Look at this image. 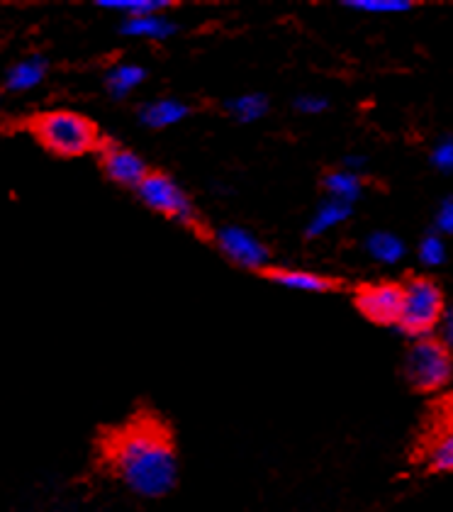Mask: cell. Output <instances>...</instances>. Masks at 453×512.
Instances as JSON below:
<instances>
[{"label":"cell","mask_w":453,"mask_h":512,"mask_svg":"<svg viewBox=\"0 0 453 512\" xmlns=\"http://www.w3.org/2000/svg\"><path fill=\"white\" fill-rule=\"evenodd\" d=\"M402 374H405L410 391L419 395L444 391L453 376L451 347L436 335L412 339L405 359H402Z\"/></svg>","instance_id":"cell-5"},{"label":"cell","mask_w":453,"mask_h":512,"mask_svg":"<svg viewBox=\"0 0 453 512\" xmlns=\"http://www.w3.org/2000/svg\"><path fill=\"white\" fill-rule=\"evenodd\" d=\"M446 315V296L432 276L412 274L402 281V313L397 330L410 339L434 335Z\"/></svg>","instance_id":"cell-4"},{"label":"cell","mask_w":453,"mask_h":512,"mask_svg":"<svg viewBox=\"0 0 453 512\" xmlns=\"http://www.w3.org/2000/svg\"><path fill=\"white\" fill-rule=\"evenodd\" d=\"M298 108L302 110V113H322V110L327 108V103H324V100H317V98H300Z\"/></svg>","instance_id":"cell-24"},{"label":"cell","mask_w":453,"mask_h":512,"mask_svg":"<svg viewBox=\"0 0 453 512\" xmlns=\"http://www.w3.org/2000/svg\"><path fill=\"white\" fill-rule=\"evenodd\" d=\"M349 215H351V205L327 198L320 208H317L315 217H312L310 227H307V237L312 239V237L324 235V232L332 230V227H337L339 222H344Z\"/></svg>","instance_id":"cell-15"},{"label":"cell","mask_w":453,"mask_h":512,"mask_svg":"<svg viewBox=\"0 0 453 512\" xmlns=\"http://www.w3.org/2000/svg\"><path fill=\"white\" fill-rule=\"evenodd\" d=\"M256 276L266 278V281L276 283V286L290 288V291H305V293H337L344 288V281L337 276H324L317 271L293 269V266H273L268 264Z\"/></svg>","instance_id":"cell-9"},{"label":"cell","mask_w":453,"mask_h":512,"mask_svg":"<svg viewBox=\"0 0 453 512\" xmlns=\"http://www.w3.org/2000/svg\"><path fill=\"white\" fill-rule=\"evenodd\" d=\"M436 225H439V230H444V232H451V230H453V208H451V200H446V203L441 205L439 217H436Z\"/></svg>","instance_id":"cell-23"},{"label":"cell","mask_w":453,"mask_h":512,"mask_svg":"<svg viewBox=\"0 0 453 512\" xmlns=\"http://www.w3.org/2000/svg\"><path fill=\"white\" fill-rule=\"evenodd\" d=\"M144 79H147V69L134 64H120L110 71L108 79H105V86H108L113 98H127L139 83H144Z\"/></svg>","instance_id":"cell-16"},{"label":"cell","mask_w":453,"mask_h":512,"mask_svg":"<svg viewBox=\"0 0 453 512\" xmlns=\"http://www.w3.org/2000/svg\"><path fill=\"white\" fill-rule=\"evenodd\" d=\"M98 461L115 481L139 498H164L178 483V449L164 417L137 410L100 432Z\"/></svg>","instance_id":"cell-1"},{"label":"cell","mask_w":453,"mask_h":512,"mask_svg":"<svg viewBox=\"0 0 453 512\" xmlns=\"http://www.w3.org/2000/svg\"><path fill=\"white\" fill-rule=\"evenodd\" d=\"M229 110H232V115H237L242 122H254L259 120L261 115H266L268 100L264 96H259V93H251V96L232 100V103H229Z\"/></svg>","instance_id":"cell-19"},{"label":"cell","mask_w":453,"mask_h":512,"mask_svg":"<svg viewBox=\"0 0 453 512\" xmlns=\"http://www.w3.org/2000/svg\"><path fill=\"white\" fill-rule=\"evenodd\" d=\"M176 32V25L159 15H142V18H127L122 22V35L132 37H149V40H164Z\"/></svg>","instance_id":"cell-14"},{"label":"cell","mask_w":453,"mask_h":512,"mask_svg":"<svg viewBox=\"0 0 453 512\" xmlns=\"http://www.w3.org/2000/svg\"><path fill=\"white\" fill-rule=\"evenodd\" d=\"M134 193H137V198L147 205L151 213L166 217L171 222H178L188 232H193L200 242H212L215 227L208 225V220L200 215L198 205L190 200L188 193L166 171L149 169V174L134 188Z\"/></svg>","instance_id":"cell-3"},{"label":"cell","mask_w":453,"mask_h":512,"mask_svg":"<svg viewBox=\"0 0 453 512\" xmlns=\"http://www.w3.org/2000/svg\"><path fill=\"white\" fill-rule=\"evenodd\" d=\"M47 59L42 57H30V59H22L18 64H13L5 74V88L10 93H25L30 88L39 86L47 76Z\"/></svg>","instance_id":"cell-11"},{"label":"cell","mask_w":453,"mask_h":512,"mask_svg":"<svg viewBox=\"0 0 453 512\" xmlns=\"http://www.w3.org/2000/svg\"><path fill=\"white\" fill-rule=\"evenodd\" d=\"M419 464L432 473H449L453 469V432L451 410L441 415L439 425L427 432L419 449Z\"/></svg>","instance_id":"cell-10"},{"label":"cell","mask_w":453,"mask_h":512,"mask_svg":"<svg viewBox=\"0 0 453 512\" xmlns=\"http://www.w3.org/2000/svg\"><path fill=\"white\" fill-rule=\"evenodd\" d=\"M419 261L424 266H439L446 261V247L436 235H427L419 242Z\"/></svg>","instance_id":"cell-21"},{"label":"cell","mask_w":453,"mask_h":512,"mask_svg":"<svg viewBox=\"0 0 453 512\" xmlns=\"http://www.w3.org/2000/svg\"><path fill=\"white\" fill-rule=\"evenodd\" d=\"M322 188L332 200L351 205L354 200L361 198L363 178L359 174H354L351 169H329L327 174L322 176Z\"/></svg>","instance_id":"cell-12"},{"label":"cell","mask_w":453,"mask_h":512,"mask_svg":"<svg viewBox=\"0 0 453 512\" xmlns=\"http://www.w3.org/2000/svg\"><path fill=\"white\" fill-rule=\"evenodd\" d=\"M344 5L361 13H407L415 8V3H407V0H346Z\"/></svg>","instance_id":"cell-20"},{"label":"cell","mask_w":453,"mask_h":512,"mask_svg":"<svg viewBox=\"0 0 453 512\" xmlns=\"http://www.w3.org/2000/svg\"><path fill=\"white\" fill-rule=\"evenodd\" d=\"M190 115V105L181 103V100H154V103H147L139 113L144 125H149L151 130H164V127L176 125V122L186 120Z\"/></svg>","instance_id":"cell-13"},{"label":"cell","mask_w":453,"mask_h":512,"mask_svg":"<svg viewBox=\"0 0 453 512\" xmlns=\"http://www.w3.org/2000/svg\"><path fill=\"white\" fill-rule=\"evenodd\" d=\"M354 308L378 327H397L402 313V281H366L351 291Z\"/></svg>","instance_id":"cell-6"},{"label":"cell","mask_w":453,"mask_h":512,"mask_svg":"<svg viewBox=\"0 0 453 512\" xmlns=\"http://www.w3.org/2000/svg\"><path fill=\"white\" fill-rule=\"evenodd\" d=\"M25 130L42 149L57 159H78L98 152L103 142L98 122L69 108H52L30 115Z\"/></svg>","instance_id":"cell-2"},{"label":"cell","mask_w":453,"mask_h":512,"mask_svg":"<svg viewBox=\"0 0 453 512\" xmlns=\"http://www.w3.org/2000/svg\"><path fill=\"white\" fill-rule=\"evenodd\" d=\"M98 8L117 10L127 18H142V15H159L161 10L173 8L169 0H100Z\"/></svg>","instance_id":"cell-17"},{"label":"cell","mask_w":453,"mask_h":512,"mask_svg":"<svg viewBox=\"0 0 453 512\" xmlns=\"http://www.w3.org/2000/svg\"><path fill=\"white\" fill-rule=\"evenodd\" d=\"M368 254L376 261H383V264H395L405 256V244H402L400 237L390 235V232H376V235L368 237L366 242Z\"/></svg>","instance_id":"cell-18"},{"label":"cell","mask_w":453,"mask_h":512,"mask_svg":"<svg viewBox=\"0 0 453 512\" xmlns=\"http://www.w3.org/2000/svg\"><path fill=\"white\" fill-rule=\"evenodd\" d=\"M212 247L217 249L232 266L237 269L251 271V274H259L264 266L271 264V252L259 237H254L251 232H246L244 227L227 225L220 230L212 232Z\"/></svg>","instance_id":"cell-7"},{"label":"cell","mask_w":453,"mask_h":512,"mask_svg":"<svg viewBox=\"0 0 453 512\" xmlns=\"http://www.w3.org/2000/svg\"><path fill=\"white\" fill-rule=\"evenodd\" d=\"M434 164L439 166L441 171H451V164H453L451 142H444L439 149H436V152H434Z\"/></svg>","instance_id":"cell-22"},{"label":"cell","mask_w":453,"mask_h":512,"mask_svg":"<svg viewBox=\"0 0 453 512\" xmlns=\"http://www.w3.org/2000/svg\"><path fill=\"white\" fill-rule=\"evenodd\" d=\"M95 159H98L100 171H103L108 181H113L115 186L132 188V191L142 183V178L151 169L137 152H132L127 144L117 142L113 137H103L98 152H95Z\"/></svg>","instance_id":"cell-8"}]
</instances>
